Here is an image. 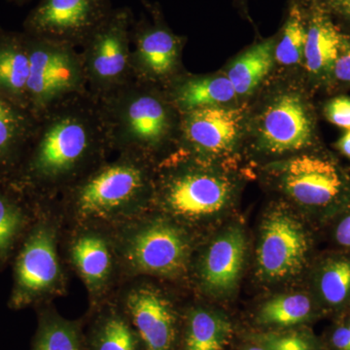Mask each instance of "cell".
Wrapping results in <instances>:
<instances>
[{
	"instance_id": "d4e9b609",
	"label": "cell",
	"mask_w": 350,
	"mask_h": 350,
	"mask_svg": "<svg viewBox=\"0 0 350 350\" xmlns=\"http://www.w3.org/2000/svg\"><path fill=\"white\" fill-rule=\"evenodd\" d=\"M276 38L258 41L228 64L223 72L229 78L239 100L257 93L275 66Z\"/></svg>"
},
{
	"instance_id": "ba28073f",
	"label": "cell",
	"mask_w": 350,
	"mask_h": 350,
	"mask_svg": "<svg viewBox=\"0 0 350 350\" xmlns=\"http://www.w3.org/2000/svg\"><path fill=\"white\" fill-rule=\"evenodd\" d=\"M264 172L287 202L320 225L350 204V174L327 154L301 152L271 161Z\"/></svg>"
},
{
	"instance_id": "f1b7e54d",
	"label": "cell",
	"mask_w": 350,
	"mask_h": 350,
	"mask_svg": "<svg viewBox=\"0 0 350 350\" xmlns=\"http://www.w3.org/2000/svg\"><path fill=\"white\" fill-rule=\"evenodd\" d=\"M36 209L29 213L21 200L0 189V260L5 259L36 218Z\"/></svg>"
},
{
	"instance_id": "e575fe53",
	"label": "cell",
	"mask_w": 350,
	"mask_h": 350,
	"mask_svg": "<svg viewBox=\"0 0 350 350\" xmlns=\"http://www.w3.org/2000/svg\"><path fill=\"white\" fill-rule=\"evenodd\" d=\"M336 148L338 152L350 160V130L345 131L336 144Z\"/></svg>"
},
{
	"instance_id": "f35d334b",
	"label": "cell",
	"mask_w": 350,
	"mask_h": 350,
	"mask_svg": "<svg viewBox=\"0 0 350 350\" xmlns=\"http://www.w3.org/2000/svg\"><path fill=\"white\" fill-rule=\"evenodd\" d=\"M239 1H241H241H243V0H239Z\"/></svg>"
},
{
	"instance_id": "ac0fdd59",
	"label": "cell",
	"mask_w": 350,
	"mask_h": 350,
	"mask_svg": "<svg viewBox=\"0 0 350 350\" xmlns=\"http://www.w3.org/2000/svg\"><path fill=\"white\" fill-rule=\"evenodd\" d=\"M312 293L326 315L336 317L350 310V251L324 253L310 273Z\"/></svg>"
},
{
	"instance_id": "d6986e66",
	"label": "cell",
	"mask_w": 350,
	"mask_h": 350,
	"mask_svg": "<svg viewBox=\"0 0 350 350\" xmlns=\"http://www.w3.org/2000/svg\"><path fill=\"white\" fill-rule=\"evenodd\" d=\"M344 34L319 7L306 12V36L303 66L310 81L331 80L332 70L342 45Z\"/></svg>"
},
{
	"instance_id": "44dd1931",
	"label": "cell",
	"mask_w": 350,
	"mask_h": 350,
	"mask_svg": "<svg viewBox=\"0 0 350 350\" xmlns=\"http://www.w3.org/2000/svg\"><path fill=\"white\" fill-rule=\"evenodd\" d=\"M325 315L310 290L273 295L262 301L255 319L267 330H282L306 326Z\"/></svg>"
},
{
	"instance_id": "277c9868",
	"label": "cell",
	"mask_w": 350,
	"mask_h": 350,
	"mask_svg": "<svg viewBox=\"0 0 350 350\" xmlns=\"http://www.w3.org/2000/svg\"><path fill=\"white\" fill-rule=\"evenodd\" d=\"M239 192L231 165L174 152L156 167L153 209L200 237L202 230L231 211Z\"/></svg>"
},
{
	"instance_id": "30bf717a",
	"label": "cell",
	"mask_w": 350,
	"mask_h": 350,
	"mask_svg": "<svg viewBox=\"0 0 350 350\" xmlns=\"http://www.w3.org/2000/svg\"><path fill=\"white\" fill-rule=\"evenodd\" d=\"M62 254L86 288L90 310L112 298L123 282L111 228L98 224L64 227Z\"/></svg>"
},
{
	"instance_id": "2e32d148",
	"label": "cell",
	"mask_w": 350,
	"mask_h": 350,
	"mask_svg": "<svg viewBox=\"0 0 350 350\" xmlns=\"http://www.w3.org/2000/svg\"><path fill=\"white\" fill-rule=\"evenodd\" d=\"M246 253L247 238L243 228L239 224L228 226L204 245L198 243L189 284L207 298H229L238 289Z\"/></svg>"
},
{
	"instance_id": "ffe728a7",
	"label": "cell",
	"mask_w": 350,
	"mask_h": 350,
	"mask_svg": "<svg viewBox=\"0 0 350 350\" xmlns=\"http://www.w3.org/2000/svg\"><path fill=\"white\" fill-rule=\"evenodd\" d=\"M165 92L180 113L239 100L234 86L223 71L211 75L184 73L165 88Z\"/></svg>"
},
{
	"instance_id": "836d02e7",
	"label": "cell",
	"mask_w": 350,
	"mask_h": 350,
	"mask_svg": "<svg viewBox=\"0 0 350 350\" xmlns=\"http://www.w3.org/2000/svg\"><path fill=\"white\" fill-rule=\"evenodd\" d=\"M335 80L338 83L344 85H350V38L344 36L342 45L333 70H332L331 80Z\"/></svg>"
},
{
	"instance_id": "9a60e30c",
	"label": "cell",
	"mask_w": 350,
	"mask_h": 350,
	"mask_svg": "<svg viewBox=\"0 0 350 350\" xmlns=\"http://www.w3.org/2000/svg\"><path fill=\"white\" fill-rule=\"evenodd\" d=\"M151 18L142 16L131 27V66L135 80L165 88L187 72L182 64L185 36L167 25L160 8L142 0Z\"/></svg>"
},
{
	"instance_id": "74e56055",
	"label": "cell",
	"mask_w": 350,
	"mask_h": 350,
	"mask_svg": "<svg viewBox=\"0 0 350 350\" xmlns=\"http://www.w3.org/2000/svg\"><path fill=\"white\" fill-rule=\"evenodd\" d=\"M12 1L17 4H24L25 2L29 1V0H12Z\"/></svg>"
},
{
	"instance_id": "d590c367",
	"label": "cell",
	"mask_w": 350,
	"mask_h": 350,
	"mask_svg": "<svg viewBox=\"0 0 350 350\" xmlns=\"http://www.w3.org/2000/svg\"><path fill=\"white\" fill-rule=\"evenodd\" d=\"M243 350H265L262 347H260L254 342H250V345H245Z\"/></svg>"
},
{
	"instance_id": "6da1fadb",
	"label": "cell",
	"mask_w": 350,
	"mask_h": 350,
	"mask_svg": "<svg viewBox=\"0 0 350 350\" xmlns=\"http://www.w3.org/2000/svg\"><path fill=\"white\" fill-rule=\"evenodd\" d=\"M98 100L88 92L51 107L33 133L10 184L34 204H48L111 154Z\"/></svg>"
},
{
	"instance_id": "cb8c5ba5",
	"label": "cell",
	"mask_w": 350,
	"mask_h": 350,
	"mask_svg": "<svg viewBox=\"0 0 350 350\" xmlns=\"http://www.w3.org/2000/svg\"><path fill=\"white\" fill-rule=\"evenodd\" d=\"M182 350H225L231 340V320L213 308L189 306L182 314Z\"/></svg>"
},
{
	"instance_id": "4fadbf2b",
	"label": "cell",
	"mask_w": 350,
	"mask_h": 350,
	"mask_svg": "<svg viewBox=\"0 0 350 350\" xmlns=\"http://www.w3.org/2000/svg\"><path fill=\"white\" fill-rule=\"evenodd\" d=\"M130 7L113 8L111 14L89 36L80 52L89 93L96 98L116 91L135 80L131 66Z\"/></svg>"
},
{
	"instance_id": "7c38bea8",
	"label": "cell",
	"mask_w": 350,
	"mask_h": 350,
	"mask_svg": "<svg viewBox=\"0 0 350 350\" xmlns=\"http://www.w3.org/2000/svg\"><path fill=\"white\" fill-rule=\"evenodd\" d=\"M25 36L31 59L27 101L36 118L61 101L89 92L81 54L76 48Z\"/></svg>"
},
{
	"instance_id": "1f68e13d",
	"label": "cell",
	"mask_w": 350,
	"mask_h": 350,
	"mask_svg": "<svg viewBox=\"0 0 350 350\" xmlns=\"http://www.w3.org/2000/svg\"><path fill=\"white\" fill-rule=\"evenodd\" d=\"M332 243L337 250L350 251V204L327 223Z\"/></svg>"
},
{
	"instance_id": "4dcf8cb0",
	"label": "cell",
	"mask_w": 350,
	"mask_h": 350,
	"mask_svg": "<svg viewBox=\"0 0 350 350\" xmlns=\"http://www.w3.org/2000/svg\"><path fill=\"white\" fill-rule=\"evenodd\" d=\"M323 342L327 350H350V310L336 317Z\"/></svg>"
},
{
	"instance_id": "83f0119b",
	"label": "cell",
	"mask_w": 350,
	"mask_h": 350,
	"mask_svg": "<svg viewBox=\"0 0 350 350\" xmlns=\"http://www.w3.org/2000/svg\"><path fill=\"white\" fill-rule=\"evenodd\" d=\"M306 36V11L300 0H292L280 36L276 38V66L294 69L303 66Z\"/></svg>"
},
{
	"instance_id": "8fae6325",
	"label": "cell",
	"mask_w": 350,
	"mask_h": 350,
	"mask_svg": "<svg viewBox=\"0 0 350 350\" xmlns=\"http://www.w3.org/2000/svg\"><path fill=\"white\" fill-rule=\"evenodd\" d=\"M250 108L248 101H237L180 113L175 152L204 162L230 165L243 147Z\"/></svg>"
},
{
	"instance_id": "7a4b0ae2",
	"label": "cell",
	"mask_w": 350,
	"mask_h": 350,
	"mask_svg": "<svg viewBox=\"0 0 350 350\" xmlns=\"http://www.w3.org/2000/svg\"><path fill=\"white\" fill-rule=\"evenodd\" d=\"M156 165L142 157L117 153L50 204L64 227H116L153 209Z\"/></svg>"
},
{
	"instance_id": "5b68a950",
	"label": "cell",
	"mask_w": 350,
	"mask_h": 350,
	"mask_svg": "<svg viewBox=\"0 0 350 350\" xmlns=\"http://www.w3.org/2000/svg\"><path fill=\"white\" fill-rule=\"evenodd\" d=\"M123 282L148 278L170 285L189 284L199 236L151 209L111 228Z\"/></svg>"
},
{
	"instance_id": "5bb4252c",
	"label": "cell",
	"mask_w": 350,
	"mask_h": 350,
	"mask_svg": "<svg viewBox=\"0 0 350 350\" xmlns=\"http://www.w3.org/2000/svg\"><path fill=\"white\" fill-rule=\"evenodd\" d=\"M167 285L154 278H131L122 282L113 296L144 350L177 349L182 314Z\"/></svg>"
},
{
	"instance_id": "603a6c76",
	"label": "cell",
	"mask_w": 350,
	"mask_h": 350,
	"mask_svg": "<svg viewBox=\"0 0 350 350\" xmlns=\"http://www.w3.org/2000/svg\"><path fill=\"white\" fill-rule=\"evenodd\" d=\"M88 350H144L137 331L114 297L90 310Z\"/></svg>"
},
{
	"instance_id": "f546056e",
	"label": "cell",
	"mask_w": 350,
	"mask_h": 350,
	"mask_svg": "<svg viewBox=\"0 0 350 350\" xmlns=\"http://www.w3.org/2000/svg\"><path fill=\"white\" fill-rule=\"evenodd\" d=\"M250 338L265 350H327L323 340L306 326L259 332Z\"/></svg>"
},
{
	"instance_id": "d6a6232c",
	"label": "cell",
	"mask_w": 350,
	"mask_h": 350,
	"mask_svg": "<svg viewBox=\"0 0 350 350\" xmlns=\"http://www.w3.org/2000/svg\"><path fill=\"white\" fill-rule=\"evenodd\" d=\"M324 115L333 125L350 130V96H338L332 98L324 107Z\"/></svg>"
},
{
	"instance_id": "52a82bcc",
	"label": "cell",
	"mask_w": 350,
	"mask_h": 350,
	"mask_svg": "<svg viewBox=\"0 0 350 350\" xmlns=\"http://www.w3.org/2000/svg\"><path fill=\"white\" fill-rule=\"evenodd\" d=\"M14 267L10 306L46 305L68 293V268L61 250L64 225L52 204H36Z\"/></svg>"
},
{
	"instance_id": "484cf974",
	"label": "cell",
	"mask_w": 350,
	"mask_h": 350,
	"mask_svg": "<svg viewBox=\"0 0 350 350\" xmlns=\"http://www.w3.org/2000/svg\"><path fill=\"white\" fill-rule=\"evenodd\" d=\"M36 118L0 96V174L10 180L19 167Z\"/></svg>"
},
{
	"instance_id": "8992f818",
	"label": "cell",
	"mask_w": 350,
	"mask_h": 350,
	"mask_svg": "<svg viewBox=\"0 0 350 350\" xmlns=\"http://www.w3.org/2000/svg\"><path fill=\"white\" fill-rule=\"evenodd\" d=\"M271 85L250 105L243 146L273 161L312 150L317 123L305 90L295 80Z\"/></svg>"
},
{
	"instance_id": "e0dca14e",
	"label": "cell",
	"mask_w": 350,
	"mask_h": 350,
	"mask_svg": "<svg viewBox=\"0 0 350 350\" xmlns=\"http://www.w3.org/2000/svg\"><path fill=\"white\" fill-rule=\"evenodd\" d=\"M112 10L110 0H40L25 19L24 32L82 47Z\"/></svg>"
},
{
	"instance_id": "9c48e42d",
	"label": "cell",
	"mask_w": 350,
	"mask_h": 350,
	"mask_svg": "<svg viewBox=\"0 0 350 350\" xmlns=\"http://www.w3.org/2000/svg\"><path fill=\"white\" fill-rule=\"evenodd\" d=\"M312 232L304 219L284 204L269 207L262 219L255 273L264 284H280L301 275L310 265Z\"/></svg>"
},
{
	"instance_id": "4316f807",
	"label": "cell",
	"mask_w": 350,
	"mask_h": 350,
	"mask_svg": "<svg viewBox=\"0 0 350 350\" xmlns=\"http://www.w3.org/2000/svg\"><path fill=\"white\" fill-rule=\"evenodd\" d=\"M44 306L33 350H88L81 320L62 317L53 303Z\"/></svg>"
},
{
	"instance_id": "8d00e7d4",
	"label": "cell",
	"mask_w": 350,
	"mask_h": 350,
	"mask_svg": "<svg viewBox=\"0 0 350 350\" xmlns=\"http://www.w3.org/2000/svg\"><path fill=\"white\" fill-rule=\"evenodd\" d=\"M342 4H344L345 10L350 16V0H342Z\"/></svg>"
},
{
	"instance_id": "7402d4cb",
	"label": "cell",
	"mask_w": 350,
	"mask_h": 350,
	"mask_svg": "<svg viewBox=\"0 0 350 350\" xmlns=\"http://www.w3.org/2000/svg\"><path fill=\"white\" fill-rule=\"evenodd\" d=\"M29 71L31 59L25 32L0 31V96L27 110Z\"/></svg>"
},
{
	"instance_id": "3957f363",
	"label": "cell",
	"mask_w": 350,
	"mask_h": 350,
	"mask_svg": "<svg viewBox=\"0 0 350 350\" xmlns=\"http://www.w3.org/2000/svg\"><path fill=\"white\" fill-rule=\"evenodd\" d=\"M96 100L112 152L142 157L157 167L176 151L181 115L162 88L133 80Z\"/></svg>"
}]
</instances>
